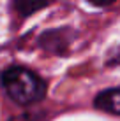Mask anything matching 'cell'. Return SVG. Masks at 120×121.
I'll list each match as a JSON object with an SVG mask.
<instances>
[{
	"mask_svg": "<svg viewBox=\"0 0 120 121\" xmlns=\"http://www.w3.org/2000/svg\"><path fill=\"white\" fill-rule=\"evenodd\" d=\"M2 86L19 105H32L46 95V82L34 70L12 65L2 74Z\"/></svg>",
	"mask_w": 120,
	"mask_h": 121,
	"instance_id": "6da1fadb",
	"label": "cell"
},
{
	"mask_svg": "<svg viewBox=\"0 0 120 121\" xmlns=\"http://www.w3.org/2000/svg\"><path fill=\"white\" fill-rule=\"evenodd\" d=\"M71 40L72 33L69 28H55V30L44 32L39 37V46L53 55H67Z\"/></svg>",
	"mask_w": 120,
	"mask_h": 121,
	"instance_id": "7a4b0ae2",
	"label": "cell"
},
{
	"mask_svg": "<svg viewBox=\"0 0 120 121\" xmlns=\"http://www.w3.org/2000/svg\"><path fill=\"white\" fill-rule=\"evenodd\" d=\"M94 105L110 114H120V88H110L101 91L94 100Z\"/></svg>",
	"mask_w": 120,
	"mask_h": 121,
	"instance_id": "3957f363",
	"label": "cell"
},
{
	"mask_svg": "<svg viewBox=\"0 0 120 121\" xmlns=\"http://www.w3.org/2000/svg\"><path fill=\"white\" fill-rule=\"evenodd\" d=\"M48 4L49 0H14V9L18 11L21 18H27V16L37 12L39 9L46 7Z\"/></svg>",
	"mask_w": 120,
	"mask_h": 121,
	"instance_id": "277c9868",
	"label": "cell"
},
{
	"mask_svg": "<svg viewBox=\"0 0 120 121\" xmlns=\"http://www.w3.org/2000/svg\"><path fill=\"white\" fill-rule=\"evenodd\" d=\"M11 121H44L43 116H37V114H23L19 118H14Z\"/></svg>",
	"mask_w": 120,
	"mask_h": 121,
	"instance_id": "5b68a950",
	"label": "cell"
},
{
	"mask_svg": "<svg viewBox=\"0 0 120 121\" xmlns=\"http://www.w3.org/2000/svg\"><path fill=\"white\" fill-rule=\"evenodd\" d=\"M88 2L94 4V5H97V7H108L111 4H115L117 0H88Z\"/></svg>",
	"mask_w": 120,
	"mask_h": 121,
	"instance_id": "8992f818",
	"label": "cell"
}]
</instances>
